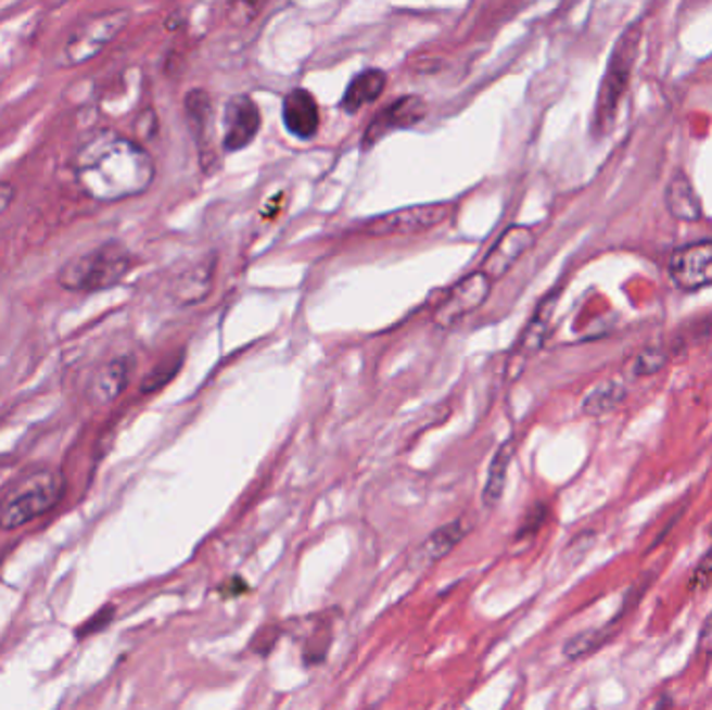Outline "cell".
Instances as JSON below:
<instances>
[{"instance_id":"8fae6325","label":"cell","mask_w":712,"mask_h":710,"mask_svg":"<svg viewBox=\"0 0 712 710\" xmlns=\"http://www.w3.org/2000/svg\"><path fill=\"white\" fill-rule=\"evenodd\" d=\"M535 244L534 229L527 226H510L505 229V233L496 240V244L490 249L485 256L484 271L490 281H498L505 278L510 271V267L527 253Z\"/></svg>"},{"instance_id":"277c9868","label":"cell","mask_w":712,"mask_h":710,"mask_svg":"<svg viewBox=\"0 0 712 710\" xmlns=\"http://www.w3.org/2000/svg\"><path fill=\"white\" fill-rule=\"evenodd\" d=\"M639 38H641L639 27H627L612 49L609 67H607V74H605L600 92H598L596 113H594V131L600 136L611 129L621 99L625 97V92L630 88L637 52H639Z\"/></svg>"},{"instance_id":"2e32d148","label":"cell","mask_w":712,"mask_h":710,"mask_svg":"<svg viewBox=\"0 0 712 710\" xmlns=\"http://www.w3.org/2000/svg\"><path fill=\"white\" fill-rule=\"evenodd\" d=\"M664 201H666L669 213L675 219L689 221V224L702 219V203L686 174H677L669 181V186L664 190Z\"/></svg>"},{"instance_id":"44dd1931","label":"cell","mask_w":712,"mask_h":710,"mask_svg":"<svg viewBox=\"0 0 712 710\" xmlns=\"http://www.w3.org/2000/svg\"><path fill=\"white\" fill-rule=\"evenodd\" d=\"M612 625L614 623H609L607 627H600V630H585L582 634L573 635L571 639H567V644L562 646L564 659L582 660L589 657V655H594L598 648H602L609 642Z\"/></svg>"},{"instance_id":"8992f818","label":"cell","mask_w":712,"mask_h":710,"mask_svg":"<svg viewBox=\"0 0 712 710\" xmlns=\"http://www.w3.org/2000/svg\"><path fill=\"white\" fill-rule=\"evenodd\" d=\"M453 203L412 204L369 219L367 224H363V231L376 238L419 233L444 224L453 215Z\"/></svg>"},{"instance_id":"cb8c5ba5","label":"cell","mask_w":712,"mask_h":710,"mask_svg":"<svg viewBox=\"0 0 712 710\" xmlns=\"http://www.w3.org/2000/svg\"><path fill=\"white\" fill-rule=\"evenodd\" d=\"M666 363V355L659 351V348H646L641 351L639 355L634 358L632 363V371L637 378H644V376H654L659 373L662 367Z\"/></svg>"},{"instance_id":"ffe728a7","label":"cell","mask_w":712,"mask_h":710,"mask_svg":"<svg viewBox=\"0 0 712 710\" xmlns=\"http://www.w3.org/2000/svg\"><path fill=\"white\" fill-rule=\"evenodd\" d=\"M467 532H469V528L462 521H450V523L442 525L425 540L423 555L430 560H440V558L450 555Z\"/></svg>"},{"instance_id":"1f68e13d","label":"cell","mask_w":712,"mask_h":710,"mask_svg":"<svg viewBox=\"0 0 712 710\" xmlns=\"http://www.w3.org/2000/svg\"><path fill=\"white\" fill-rule=\"evenodd\" d=\"M654 710H671V698L669 696H662L659 700V705L654 707Z\"/></svg>"},{"instance_id":"3957f363","label":"cell","mask_w":712,"mask_h":710,"mask_svg":"<svg viewBox=\"0 0 712 710\" xmlns=\"http://www.w3.org/2000/svg\"><path fill=\"white\" fill-rule=\"evenodd\" d=\"M131 271V254L119 242L76 254L65 261L56 274L61 288L69 292H101L117 286Z\"/></svg>"},{"instance_id":"4fadbf2b","label":"cell","mask_w":712,"mask_h":710,"mask_svg":"<svg viewBox=\"0 0 712 710\" xmlns=\"http://www.w3.org/2000/svg\"><path fill=\"white\" fill-rule=\"evenodd\" d=\"M281 117H283L285 129L294 138H301V140L313 138L321 124L317 101L305 88H296L285 94L283 106H281Z\"/></svg>"},{"instance_id":"83f0119b","label":"cell","mask_w":712,"mask_h":710,"mask_svg":"<svg viewBox=\"0 0 712 710\" xmlns=\"http://www.w3.org/2000/svg\"><path fill=\"white\" fill-rule=\"evenodd\" d=\"M698 652L704 655V657H711L712 655V614L702 625V632L698 637Z\"/></svg>"},{"instance_id":"ac0fdd59","label":"cell","mask_w":712,"mask_h":710,"mask_svg":"<svg viewBox=\"0 0 712 710\" xmlns=\"http://www.w3.org/2000/svg\"><path fill=\"white\" fill-rule=\"evenodd\" d=\"M213 263H201L188 269L176 283V299L181 305H196L203 303L213 288Z\"/></svg>"},{"instance_id":"f1b7e54d","label":"cell","mask_w":712,"mask_h":710,"mask_svg":"<svg viewBox=\"0 0 712 710\" xmlns=\"http://www.w3.org/2000/svg\"><path fill=\"white\" fill-rule=\"evenodd\" d=\"M15 201V188L9 181H0V215L9 211V206Z\"/></svg>"},{"instance_id":"52a82bcc","label":"cell","mask_w":712,"mask_h":710,"mask_svg":"<svg viewBox=\"0 0 712 710\" xmlns=\"http://www.w3.org/2000/svg\"><path fill=\"white\" fill-rule=\"evenodd\" d=\"M490 292H492V281L482 269L469 274L467 278L458 281L450 290V294L444 299V303L433 313L435 326H440L442 330H450L457 321L484 305Z\"/></svg>"},{"instance_id":"7c38bea8","label":"cell","mask_w":712,"mask_h":710,"mask_svg":"<svg viewBox=\"0 0 712 710\" xmlns=\"http://www.w3.org/2000/svg\"><path fill=\"white\" fill-rule=\"evenodd\" d=\"M134 373V358L129 355L115 356L109 363H104L97 376L90 381L88 396L94 405H111L117 401L126 388Z\"/></svg>"},{"instance_id":"4dcf8cb0","label":"cell","mask_w":712,"mask_h":710,"mask_svg":"<svg viewBox=\"0 0 712 710\" xmlns=\"http://www.w3.org/2000/svg\"><path fill=\"white\" fill-rule=\"evenodd\" d=\"M271 632H274V630H263L260 634L256 635L255 637L256 652H260V655H267V648H260V637H263V635L265 634H271ZM276 639H278V634L271 635V637H267V639H265V642H267V646H269V650H271V646L276 644Z\"/></svg>"},{"instance_id":"4316f807","label":"cell","mask_w":712,"mask_h":710,"mask_svg":"<svg viewBox=\"0 0 712 710\" xmlns=\"http://www.w3.org/2000/svg\"><path fill=\"white\" fill-rule=\"evenodd\" d=\"M712 578V546L704 553V557L700 558L694 575H691V587H700V585L711 582Z\"/></svg>"},{"instance_id":"30bf717a","label":"cell","mask_w":712,"mask_h":710,"mask_svg":"<svg viewBox=\"0 0 712 710\" xmlns=\"http://www.w3.org/2000/svg\"><path fill=\"white\" fill-rule=\"evenodd\" d=\"M428 115V102L421 97H400L392 104H387L382 113L369 124L365 138H363V149L376 147L383 136H387L394 129H410L423 122Z\"/></svg>"},{"instance_id":"d4e9b609","label":"cell","mask_w":712,"mask_h":710,"mask_svg":"<svg viewBox=\"0 0 712 710\" xmlns=\"http://www.w3.org/2000/svg\"><path fill=\"white\" fill-rule=\"evenodd\" d=\"M546 519H548V507H546V505H534V507L527 510L525 519L521 521V528H519V533H517V540H521V537H530V535L539 532V528L546 523Z\"/></svg>"},{"instance_id":"5b68a950","label":"cell","mask_w":712,"mask_h":710,"mask_svg":"<svg viewBox=\"0 0 712 710\" xmlns=\"http://www.w3.org/2000/svg\"><path fill=\"white\" fill-rule=\"evenodd\" d=\"M128 22L129 13L124 9L104 11L88 17L67 38L61 51V63L65 67H77L81 63H88L119 36V31L128 26Z\"/></svg>"},{"instance_id":"e0dca14e","label":"cell","mask_w":712,"mask_h":710,"mask_svg":"<svg viewBox=\"0 0 712 710\" xmlns=\"http://www.w3.org/2000/svg\"><path fill=\"white\" fill-rule=\"evenodd\" d=\"M514 455V442L507 440L492 457L490 469H487V480H485L484 492H482V500H484L485 508H494L505 492V483H507V473H509L510 460Z\"/></svg>"},{"instance_id":"603a6c76","label":"cell","mask_w":712,"mask_h":710,"mask_svg":"<svg viewBox=\"0 0 712 710\" xmlns=\"http://www.w3.org/2000/svg\"><path fill=\"white\" fill-rule=\"evenodd\" d=\"M183 363V353L178 355L167 356L165 360H161L153 371L142 380L140 383V392L142 394H153L158 392L161 388H165L169 381L178 376L179 367Z\"/></svg>"},{"instance_id":"484cf974","label":"cell","mask_w":712,"mask_h":710,"mask_svg":"<svg viewBox=\"0 0 712 710\" xmlns=\"http://www.w3.org/2000/svg\"><path fill=\"white\" fill-rule=\"evenodd\" d=\"M328 646H330V637L313 635V637L306 642L305 646L306 664H317V662H321V660L326 659Z\"/></svg>"},{"instance_id":"7a4b0ae2","label":"cell","mask_w":712,"mask_h":710,"mask_svg":"<svg viewBox=\"0 0 712 710\" xmlns=\"http://www.w3.org/2000/svg\"><path fill=\"white\" fill-rule=\"evenodd\" d=\"M65 478L59 469H31L11 483L0 496V530H20L61 503Z\"/></svg>"},{"instance_id":"f546056e","label":"cell","mask_w":712,"mask_h":710,"mask_svg":"<svg viewBox=\"0 0 712 710\" xmlns=\"http://www.w3.org/2000/svg\"><path fill=\"white\" fill-rule=\"evenodd\" d=\"M111 614H113V610H111V607H106V610H102L101 614H97V619H94L92 623H84V627L79 630V634H92V632H97L99 627H104V623H109Z\"/></svg>"},{"instance_id":"d6a6232c","label":"cell","mask_w":712,"mask_h":710,"mask_svg":"<svg viewBox=\"0 0 712 710\" xmlns=\"http://www.w3.org/2000/svg\"><path fill=\"white\" fill-rule=\"evenodd\" d=\"M367 710H376V709H367Z\"/></svg>"},{"instance_id":"9a60e30c","label":"cell","mask_w":712,"mask_h":710,"mask_svg":"<svg viewBox=\"0 0 712 710\" xmlns=\"http://www.w3.org/2000/svg\"><path fill=\"white\" fill-rule=\"evenodd\" d=\"M385 84H387V76L382 69L369 67V69L356 74L340 101L342 111L348 115H355L356 111H360L363 106L378 101L385 90Z\"/></svg>"},{"instance_id":"ba28073f","label":"cell","mask_w":712,"mask_h":710,"mask_svg":"<svg viewBox=\"0 0 712 710\" xmlns=\"http://www.w3.org/2000/svg\"><path fill=\"white\" fill-rule=\"evenodd\" d=\"M669 276L687 292L712 286V240L677 249L669 261Z\"/></svg>"},{"instance_id":"6da1fadb","label":"cell","mask_w":712,"mask_h":710,"mask_svg":"<svg viewBox=\"0 0 712 710\" xmlns=\"http://www.w3.org/2000/svg\"><path fill=\"white\" fill-rule=\"evenodd\" d=\"M77 186L99 203H119L144 194L154 181V161L136 140L99 131L74 159Z\"/></svg>"},{"instance_id":"5bb4252c","label":"cell","mask_w":712,"mask_h":710,"mask_svg":"<svg viewBox=\"0 0 712 710\" xmlns=\"http://www.w3.org/2000/svg\"><path fill=\"white\" fill-rule=\"evenodd\" d=\"M186 115L188 124L196 138V144L201 149V161L204 169L213 163V102L211 97L196 88L186 94Z\"/></svg>"},{"instance_id":"d6986e66","label":"cell","mask_w":712,"mask_h":710,"mask_svg":"<svg viewBox=\"0 0 712 710\" xmlns=\"http://www.w3.org/2000/svg\"><path fill=\"white\" fill-rule=\"evenodd\" d=\"M627 396V388L621 381H605L585 394L582 413L587 417H602L621 405Z\"/></svg>"},{"instance_id":"9c48e42d","label":"cell","mask_w":712,"mask_h":710,"mask_svg":"<svg viewBox=\"0 0 712 710\" xmlns=\"http://www.w3.org/2000/svg\"><path fill=\"white\" fill-rule=\"evenodd\" d=\"M260 129V111L256 102L240 94L231 97L224 109V151L238 153L255 142Z\"/></svg>"},{"instance_id":"7402d4cb","label":"cell","mask_w":712,"mask_h":710,"mask_svg":"<svg viewBox=\"0 0 712 710\" xmlns=\"http://www.w3.org/2000/svg\"><path fill=\"white\" fill-rule=\"evenodd\" d=\"M555 305H557L555 299H546L542 306L537 308L532 324L527 326V330L523 333V340H521V346H523L525 353H535L544 344V340L548 335V324H550Z\"/></svg>"}]
</instances>
